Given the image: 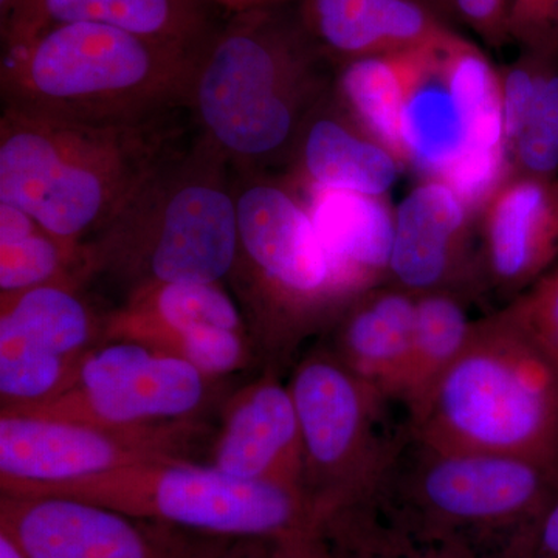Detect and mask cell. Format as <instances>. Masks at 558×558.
<instances>
[{
	"label": "cell",
	"instance_id": "1",
	"mask_svg": "<svg viewBox=\"0 0 558 558\" xmlns=\"http://www.w3.org/2000/svg\"><path fill=\"white\" fill-rule=\"evenodd\" d=\"M288 7L229 14L205 40L186 110L196 134L234 172H264L292 159L301 131L329 95L325 54Z\"/></svg>",
	"mask_w": 558,
	"mask_h": 558
},
{
	"label": "cell",
	"instance_id": "2",
	"mask_svg": "<svg viewBox=\"0 0 558 558\" xmlns=\"http://www.w3.org/2000/svg\"><path fill=\"white\" fill-rule=\"evenodd\" d=\"M179 140L174 113L137 123H81L2 108L0 204L83 244L119 215Z\"/></svg>",
	"mask_w": 558,
	"mask_h": 558
},
{
	"label": "cell",
	"instance_id": "3",
	"mask_svg": "<svg viewBox=\"0 0 558 558\" xmlns=\"http://www.w3.org/2000/svg\"><path fill=\"white\" fill-rule=\"evenodd\" d=\"M236 248L233 168L196 134L84 242V259L87 281L108 278L130 293L160 282H227Z\"/></svg>",
	"mask_w": 558,
	"mask_h": 558
},
{
	"label": "cell",
	"instance_id": "4",
	"mask_svg": "<svg viewBox=\"0 0 558 558\" xmlns=\"http://www.w3.org/2000/svg\"><path fill=\"white\" fill-rule=\"evenodd\" d=\"M201 49L90 22L53 25L7 51L0 72L2 105L81 123L171 116L186 109Z\"/></svg>",
	"mask_w": 558,
	"mask_h": 558
},
{
	"label": "cell",
	"instance_id": "5",
	"mask_svg": "<svg viewBox=\"0 0 558 558\" xmlns=\"http://www.w3.org/2000/svg\"><path fill=\"white\" fill-rule=\"evenodd\" d=\"M407 414L427 442L526 458L558 475V362L510 306L476 322L461 355Z\"/></svg>",
	"mask_w": 558,
	"mask_h": 558
},
{
	"label": "cell",
	"instance_id": "6",
	"mask_svg": "<svg viewBox=\"0 0 558 558\" xmlns=\"http://www.w3.org/2000/svg\"><path fill=\"white\" fill-rule=\"evenodd\" d=\"M234 186L238 248L227 282L264 368L281 371L354 296L289 186L266 172H234Z\"/></svg>",
	"mask_w": 558,
	"mask_h": 558
},
{
	"label": "cell",
	"instance_id": "7",
	"mask_svg": "<svg viewBox=\"0 0 558 558\" xmlns=\"http://www.w3.org/2000/svg\"><path fill=\"white\" fill-rule=\"evenodd\" d=\"M2 492L84 499L211 537L266 539L281 558H329L325 521L303 488L236 478L189 459Z\"/></svg>",
	"mask_w": 558,
	"mask_h": 558
},
{
	"label": "cell",
	"instance_id": "8",
	"mask_svg": "<svg viewBox=\"0 0 558 558\" xmlns=\"http://www.w3.org/2000/svg\"><path fill=\"white\" fill-rule=\"evenodd\" d=\"M557 495V473L538 462L438 446L405 424L374 506L413 537L490 557Z\"/></svg>",
	"mask_w": 558,
	"mask_h": 558
},
{
	"label": "cell",
	"instance_id": "9",
	"mask_svg": "<svg viewBox=\"0 0 558 558\" xmlns=\"http://www.w3.org/2000/svg\"><path fill=\"white\" fill-rule=\"evenodd\" d=\"M303 446L301 487L326 531L330 521L376 505L402 429L389 433V402L363 384L330 351L307 352L289 381Z\"/></svg>",
	"mask_w": 558,
	"mask_h": 558
},
{
	"label": "cell",
	"instance_id": "10",
	"mask_svg": "<svg viewBox=\"0 0 558 558\" xmlns=\"http://www.w3.org/2000/svg\"><path fill=\"white\" fill-rule=\"evenodd\" d=\"M220 380L185 360L135 341H102L81 362L58 398L7 413L62 418L102 427H148L201 418Z\"/></svg>",
	"mask_w": 558,
	"mask_h": 558
},
{
	"label": "cell",
	"instance_id": "11",
	"mask_svg": "<svg viewBox=\"0 0 558 558\" xmlns=\"http://www.w3.org/2000/svg\"><path fill=\"white\" fill-rule=\"evenodd\" d=\"M208 433L202 418L121 428L0 411V490L69 483L142 462L191 461Z\"/></svg>",
	"mask_w": 558,
	"mask_h": 558
},
{
	"label": "cell",
	"instance_id": "12",
	"mask_svg": "<svg viewBox=\"0 0 558 558\" xmlns=\"http://www.w3.org/2000/svg\"><path fill=\"white\" fill-rule=\"evenodd\" d=\"M0 531L27 558H215L233 542L84 499L7 492Z\"/></svg>",
	"mask_w": 558,
	"mask_h": 558
},
{
	"label": "cell",
	"instance_id": "13",
	"mask_svg": "<svg viewBox=\"0 0 558 558\" xmlns=\"http://www.w3.org/2000/svg\"><path fill=\"white\" fill-rule=\"evenodd\" d=\"M102 319L81 288L47 284L0 295V400L2 410L58 398L81 362L101 343Z\"/></svg>",
	"mask_w": 558,
	"mask_h": 558
},
{
	"label": "cell",
	"instance_id": "14",
	"mask_svg": "<svg viewBox=\"0 0 558 558\" xmlns=\"http://www.w3.org/2000/svg\"><path fill=\"white\" fill-rule=\"evenodd\" d=\"M207 464L236 478L301 487L300 418L289 384H282L279 371L264 368L260 376L226 399Z\"/></svg>",
	"mask_w": 558,
	"mask_h": 558
},
{
	"label": "cell",
	"instance_id": "15",
	"mask_svg": "<svg viewBox=\"0 0 558 558\" xmlns=\"http://www.w3.org/2000/svg\"><path fill=\"white\" fill-rule=\"evenodd\" d=\"M557 260V180L527 174L502 183L484 216L488 278L497 288L521 295Z\"/></svg>",
	"mask_w": 558,
	"mask_h": 558
},
{
	"label": "cell",
	"instance_id": "16",
	"mask_svg": "<svg viewBox=\"0 0 558 558\" xmlns=\"http://www.w3.org/2000/svg\"><path fill=\"white\" fill-rule=\"evenodd\" d=\"M470 213L439 180L416 186L395 211L389 277L414 295L451 290L469 271Z\"/></svg>",
	"mask_w": 558,
	"mask_h": 558
},
{
	"label": "cell",
	"instance_id": "17",
	"mask_svg": "<svg viewBox=\"0 0 558 558\" xmlns=\"http://www.w3.org/2000/svg\"><path fill=\"white\" fill-rule=\"evenodd\" d=\"M207 0H22L2 31L3 49L72 22L109 25L161 43L201 49L220 24Z\"/></svg>",
	"mask_w": 558,
	"mask_h": 558
},
{
	"label": "cell",
	"instance_id": "18",
	"mask_svg": "<svg viewBox=\"0 0 558 558\" xmlns=\"http://www.w3.org/2000/svg\"><path fill=\"white\" fill-rule=\"evenodd\" d=\"M213 328L247 329L223 282H160L132 290L106 312L101 343L135 341L180 359L191 341Z\"/></svg>",
	"mask_w": 558,
	"mask_h": 558
},
{
	"label": "cell",
	"instance_id": "19",
	"mask_svg": "<svg viewBox=\"0 0 558 558\" xmlns=\"http://www.w3.org/2000/svg\"><path fill=\"white\" fill-rule=\"evenodd\" d=\"M296 13L319 51L343 64L432 46L451 35L416 0H300Z\"/></svg>",
	"mask_w": 558,
	"mask_h": 558
},
{
	"label": "cell",
	"instance_id": "20",
	"mask_svg": "<svg viewBox=\"0 0 558 558\" xmlns=\"http://www.w3.org/2000/svg\"><path fill=\"white\" fill-rule=\"evenodd\" d=\"M416 295L377 288L352 301L337 319L330 351L387 402H402L413 347Z\"/></svg>",
	"mask_w": 558,
	"mask_h": 558
},
{
	"label": "cell",
	"instance_id": "21",
	"mask_svg": "<svg viewBox=\"0 0 558 558\" xmlns=\"http://www.w3.org/2000/svg\"><path fill=\"white\" fill-rule=\"evenodd\" d=\"M449 38L405 51L402 143L405 163L440 180L468 148V126L451 94L446 68Z\"/></svg>",
	"mask_w": 558,
	"mask_h": 558
},
{
	"label": "cell",
	"instance_id": "22",
	"mask_svg": "<svg viewBox=\"0 0 558 558\" xmlns=\"http://www.w3.org/2000/svg\"><path fill=\"white\" fill-rule=\"evenodd\" d=\"M307 189L354 191L381 197L398 179L399 161L349 119L329 95L311 113L293 149Z\"/></svg>",
	"mask_w": 558,
	"mask_h": 558
},
{
	"label": "cell",
	"instance_id": "23",
	"mask_svg": "<svg viewBox=\"0 0 558 558\" xmlns=\"http://www.w3.org/2000/svg\"><path fill=\"white\" fill-rule=\"evenodd\" d=\"M306 207L349 293L359 299L389 277L395 213L381 197L307 189Z\"/></svg>",
	"mask_w": 558,
	"mask_h": 558
},
{
	"label": "cell",
	"instance_id": "24",
	"mask_svg": "<svg viewBox=\"0 0 558 558\" xmlns=\"http://www.w3.org/2000/svg\"><path fill=\"white\" fill-rule=\"evenodd\" d=\"M84 242L54 236L22 209L0 204V295L47 284H87Z\"/></svg>",
	"mask_w": 558,
	"mask_h": 558
},
{
	"label": "cell",
	"instance_id": "25",
	"mask_svg": "<svg viewBox=\"0 0 558 558\" xmlns=\"http://www.w3.org/2000/svg\"><path fill=\"white\" fill-rule=\"evenodd\" d=\"M336 101L355 126L388 149L399 163H405V51L344 62L337 80Z\"/></svg>",
	"mask_w": 558,
	"mask_h": 558
},
{
	"label": "cell",
	"instance_id": "26",
	"mask_svg": "<svg viewBox=\"0 0 558 558\" xmlns=\"http://www.w3.org/2000/svg\"><path fill=\"white\" fill-rule=\"evenodd\" d=\"M476 322L469 318L457 293L451 290L416 295L413 347L402 405L416 409L433 385L449 369L472 339Z\"/></svg>",
	"mask_w": 558,
	"mask_h": 558
},
{
	"label": "cell",
	"instance_id": "27",
	"mask_svg": "<svg viewBox=\"0 0 558 558\" xmlns=\"http://www.w3.org/2000/svg\"><path fill=\"white\" fill-rule=\"evenodd\" d=\"M328 543L329 558H488L459 543L413 537L385 520L376 506L330 521Z\"/></svg>",
	"mask_w": 558,
	"mask_h": 558
},
{
	"label": "cell",
	"instance_id": "28",
	"mask_svg": "<svg viewBox=\"0 0 558 558\" xmlns=\"http://www.w3.org/2000/svg\"><path fill=\"white\" fill-rule=\"evenodd\" d=\"M529 175L554 178L558 170V75L539 70L526 123L512 150Z\"/></svg>",
	"mask_w": 558,
	"mask_h": 558
},
{
	"label": "cell",
	"instance_id": "29",
	"mask_svg": "<svg viewBox=\"0 0 558 558\" xmlns=\"http://www.w3.org/2000/svg\"><path fill=\"white\" fill-rule=\"evenodd\" d=\"M509 306L558 362V260Z\"/></svg>",
	"mask_w": 558,
	"mask_h": 558
},
{
	"label": "cell",
	"instance_id": "30",
	"mask_svg": "<svg viewBox=\"0 0 558 558\" xmlns=\"http://www.w3.org/2000/svg\"><path fill=\"white\" fill-rule=\"evenodd\" d=\"M509 35L538 54L558 49V0H513Z\"/></svg>",
	"mask_w": 558,
	"mask_h": 558
},
{
	"label": "cell",
	"instance_id": "31",
	"mask_svg": "<svg viewBox=\"0 0 558 558\" xmlns=\"http://www.w3.org/2000/svg\"><path fill=\"white\" fill-rule=\"evenodd\" d=\"M488 558H558V495Z\"/></svg>",
	"mask_w": 558,
	"mask_h": 558
},
{
	"label": "cell",
	"instance_id": "32",
	"mask_svg": "<svg viewBox=\"0 0 558 558\" xmlns=\"http://www.w3.org/2000/svg\"><path fill=\"white\" fill-rule=\"evenodd\" d=\"M539 69L532 64L515 65L501 81L502 130H505L506 150L512 154L517 138L526 123Z\"/></svg>",
	"mask_w": 558,
	"mask_h": 558
},
{
	"label": "cell",
	"instance_id": "33",
	"mask_svg": "<svg viewBox=\"0 0 558 558\" xmlns=\"http://www.w3.org/2000/svg\"><path fill=\"white\" fill-rule=\"evenodd\" d=\"M215 558H281L266 539L238 538L230 542Z\"/></svg>",
	"mask_w": 558,
	"mask_h": 558
},
{
	"label": "cell",
	"instance_id": "34",
	"mask_svg": "<svg viewBox=\"0 0 558 558\" xmlns=\"http://www.w3.org/2000/svg\"><path fill=\"white\" fill-rule=\"evenodd\" d=\"M216 9L227 11L229 14L245 13V11L275 9V7H289L300 0H207Z\"/></svg>",
	"mask_w": 558,
	"mask_h": 558
},
{
	"label": "cell",
	"instance_id": "35",
	"mask_svg": "<svg viewBox=\"0 0 558 558\" xmlns=\"http://www.w3.org/2000/svg\"><path fill=\"white\" fill-rule=\"evenodd\" d=\"M0 558H27L10 535L0 531Z\"/></svg>",
	"mask_w": 558,
	"mask_h": 558
},
{
	"label": "cell",
	"instance_id": "36",
	"mask_svg": "<svg viewBox=\"0 0 558 558\" xmlns=\"http://www.w3.org/2000/svg\"><path fill=\"white\" fill-rule=\"evenodd\" d=\"M21 2L22 0H0V28L5 27Z\"/></svg>",
	"mask_w": 558,
	"mask_h": 558
},
{
	"label": "cell",
	"instance_id": "37",
	"mask_svg": "<svg viewBox=\"0 0 558 558\" xmlns=\"http://www.w3.org/2000/svg\"><path fill=\"white\" fill-rule=\"evenodd\" d=\"M459 7L465 9H486V7L497 5V3L508 2L512 7L513 0H453Z\"/></svg>",
	"mask_w": 558,
	"mask_h": 558
}]
</instances>
